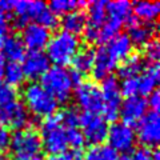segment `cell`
I'll list each match as a JSON object with an SVG mask.
<instances>
[{"label": "cell", "instance_id": "30bf717a", "mask_svg": "<svg viewBox=\"0 0 160 160\" xmlns=\"http://www.w3.org/2000/svg\"><path fill=\"white\" fill-rule=\"evenodd\" d=\"M108 146L115 152L127 153L132 151L136 143V135L132 127L127 126L124 123H113L111 127H108L107 133Z\"/></svg>", "mask_w": 160, "mask_h": 160}, {"label": "cell", "instance_id": "83f0119b", "mask_svg": "<svg viewBox=\"0 0 160 160\" xmlns=\"http://www.w3.org/2000/svg\"><path fill=\"white\" fill-rule=\"evenodd\" d=\"M79 7H87V3L76 2V0H52L49 3V11L53 15H67L69 12L76 11Z\"/></svg>", "mask_w": 160, "mask_h": 160}, {"label": "cell", "instance_id": "d6a6232c", "mask_svg": "<svg viewBox=\"0 0 160 160\" xmlns=\"http://www.w3.org/2000/svg\"><path fill=\"white\" fill-rule=\"evenodd\" d=\"M36 24H40V26H43L47 29H53L59 26V20H58L56 15H53L51 11H49V8L47 7L39 15V18L36 19Z\"/></svg>", "mask_w": 160, "mask_h": 160}, {"label": "cell", "instance_id": "7dc6e473", "mask_svg": "<svg viewBox=\"0 0 160 160\" xmlns=\"http://www.w3.org/2000/svg\"><path fill=\"white\" fill-rule=\"evenodd\" d=\"M123 160H131V159H129V158H124Z\"/></svg>", "mask_w": 160, "mask_h": 160}, {"label": "cell", "instance_id": "9c48e42d", "mask_svg": "<svg viewBox=\"0 0 160 160\" xmlns=\"http://www.w3.org/2000/svg\"><path fill=\"white\" fill-rule=\"evenodd\" d=\"M136 140L146 148H156L160 142V118L156 111H149L140 119L136 128Z\"/></svg>", "mask_w": 160, "mask_h": 160}, {"label": "cell", "instance_id": "f546056e", "mask_svg": "<svg viewBox=\"0 0 160 160\" xmlns=\"http://www.w3.org/2000/svg\"><path fill=\"white\" fill-rule=\"evenodd\" d=\"M58 119L64 128L67 129L78 128L80 122V113L75 107H67L60 111V113L58 115Z\"/></svg>", "mask_w": 160, "mask_h": 160}, {"label": "cell", "instance_id": "b9f144b4", "mask_svg": "<svg viewBox=\"0 0 160 160\" xmlns=\"http://www.w3.org/2000/svg\"><path fill=\"white\" fill-rule=\"evenodd\" d=\"M148 100H147V106L151 107V111H156L158 112V108L160 107V93L158 89H155L153 92H151L148 95Z\"/></svg>", "mask_w": 160, "mask_h": 160}, {"label": "cell", "instance_id": "ffe728a7", "mask_svg": "<svg viewBox=\"0 0 160 160\" xmlns=\"http://www.w3.org/2000/svg\"><path fill=\"white\" fill-rule=\"evenodd\" d=\"M139 79V93L149 95L156 89V86L160 79V71L158 63H149V66L142 71Z\"/></svg>", "mask_w": 160, "mask_h": 160}, {"label": "cell", "instance_id": "9a60e30c", "mask_svg": "<svg viewBox=\"0 0 160 160\" xmlns=\"http://www.w3.org/2000/svg\"><path fill=\"white\" fill-rule=\"evenodd\" d=\"M22 69L24 72V76L29 79H39L48 71L49 68V60L47 55L43 51H29L23 58Z\"/></svg>", "mask_w": 160, "mask_h": 160}, {"label": "cell", "instance_id": "7bdbcfd3", "mask_svg": "<svg viewBox=\"0 0 160 160\" xmlns=\"http://www.w3.org/2000/svg\"><path fill=\"white\" fill-rule=\"evenodd\" d=\"M13 6H15V2H11V0H0V11L4 12L6 15L13 12Z\"/></svg>", "mask_w": 160, "mask_h": 160}, {"label": "cell", "instance_id": "d6986e66", "mask_svg": "<svg viewBox=\"0 0 160 160\" xmlns=\"http://www.w3.org/2000/svg\"><path fill=\"white\" fill-rule=\"evenodd\" d=\"M132 43L127 33H119L115 36L111 42H108V46H106L108 53L112 56V59L119 64V62L126 60L132 52Z\"/></svg>", "mask_w": 160, "mask_h": 160}, {"label": "cell", "instance_id": "7402d4cb", "mask_svg": "<svg viewBox=\"0 0 160 160\" xmlns=\"http://www.w3.org/2000/svg\"><path fill=\"white\" fill-rule=\"evenodd\" d=\"M26 55V48H24L22 40L18 36H7L2 40V58L9 60V63H18L23 60Z\"/></svg>", "mask_w": 160, "mask_h": 160}, {"label": "cell", "instance_id": "277c9868", "mask_svg": "<svg viewBox=\"0 0 160 160\" xmlns=\"http://www.w3.org/2000/svg\"><path fill=\"white\" fill-rule=\"evenodd\" d=\"M42 147L51 155H60L67 151V132L62 124H60L58 116L47 118L42 123Z\"/></svg>", "mask_w": 160, "mask_h": 160}, {"label": "cell", "instance_id": "d4e9b609", "mask_svg": "<svg viewBox=\"0 0 160 160\" xmlns=\"http://www.w3.org/2000/svg\"><path fill=\"white\" fill-rule=\"evenodd\" d=\"M93 59H95V49L87 47V48H80L78 53L73 56L71 63L75 71L82 73L84 76V73H87L92 69Z\"/></svg>", "mask_w": 160, "mask_h": 160}, {"label": "cell", "instance_id": "44dd1931", "mask_svg": "<svg viewBox=\"0 0 160 160\" xmlns=\"http://www.w3.org/2000/svg\"><path fill=\"white\" fill-rule=\"evenodd\" d=\"M59 24L63 27V31L78 36V35L83 33V31L87 27V15L82 9H76L73 12L64 15Z\"/></svg>", "mask_w": 160, "mask_h": 160}, {"label": "cell", "instance_id": "484cf974", "mask_svg": "<svg viewBox=\"0 0 160 160\" xmlns=\"http://www.w3.org/2000/svg\"><path fill=\"white\" fill-rule=\"evenodd\" d=\"M87 24L95 28H100L106 22V2H91L87 4Z\"/></svg>", "mask_w": 160, "mask_h": 160}, {"label": "cell", "instance_id": "ba28073f", "mask_svg": "<svg viewBox=\"0 0 160 160\" xmlns=\"http://www.w3.org/2000/svg\"><path fill=\"white\" fill-rule=\"evenodd\" d=\"M75 100L78 106L84 109V112L95 113L102 112L103 109V98L102 91L96 83L83 82L75 88Z\"/></svg>", "mask_w": 160, "mask_h": 160}, {"label": "cell", "instance_id": "f35d334b", "mask_svg": "<svg viewBox=\"0 0 160 160\" xmlns=\"http://www.w3.org/2000/svg\"><path fill=\"white\" fill-rule=\"evenodd\" d=\"M11 139H12L11 131H9L7 127L0 126V152H4L9 148V146H11Z\"/></svg>", "mask_w": 160, "mask_h": 160}, {"label": "cell", "instance_id": "52a82bcc", "mask_svg": "<svg viewBox=\"0 0 160 160\" xmlns=\"http://www.w3.org/2000/svg\"><path fill=\"white\" fill-rule=\"evenodd\" d=\"M79 126L83 128V136L87 143L92 146H100L107 140L108 124L103 118L95 113H80Z\"/></svg>", "mask_w": 160, "mask_h": 160}, {"label": "cell", "instance_id": "ab89813d", "mask_svg": "<svg viewBox=\"0 0 160 160\" xmlns=\"http://www.w3.org/2000/svg\"><path fill=\"white\" fill-rule=\"evenodd\" d=\"M83 35H84V40L89 44H93V43H98L99 40V28H95V27H91L87 24L86 29L83 31Z\"/></svg>", "mask_w": 160, "mask_h": 160}, {"label": "cell", "instance_id": "6da1fadb", "mask_svg": "<svg viewBox=\"0 0 160 160\" xmlns=\"http://www.w3.org/2000/svg\"><path fill=\"white\" fill-rule=\"evenodd\" d=\"M46 48V55L49 62L58 67H64L72 62L73 56L80 49V40L75 35L66 31H59L51 36Z\"/></svg>", "mask_w": 160, "mask_h": 160}, {"label": "cell", "instance_id": "e575fe53", "mask_svg": "<svg viewBox=\"0 0 160 160\" xmlns=\"http://www.w3.org/2000/svg\"><path fill=\"white\" fill-rule=\"evenodd\" d=\"M67 142H68V146H71L72 149H80L86 140H84V136L80 129L78 128H71V129H67Z\"/></svg>", "mask_w": 160, "mask_h": 160}, {"label": "cell", "instance_id": "4dcf8cb0", "mask_svg": "<svg viewBox=\"0 0 160 160\" xmlns=\"http://www.w3.org/2000/svg\"><path fill=\"white\" fill-rule=\"evenodd\" d=\"M120 28H122V24H119L116 22H113V20H107V22H104V24L102 27L99 28V43H108L111 42V40L118 36L119 35V31Z\"/></svg>", "mask_w": 160, "mask_h": 160}, {"label": "cell", "instance_id": "cb8c5ba5", "mask_svg": "<svg viewBox=\"0 0 160 160\" xmlns=\"http://www.w3.org/2000/svg\"><path fill=\"white\" fill-rule=\"evenodd\" d=\"M144 69V63L139 55H129V56L123 60V63L118 68L119 78L129 79V78H138V75L142 73Z\"/></svg>", "mask_w": 160, "mask_h": 160}, {"label": "cell", "instance_id": "8d00e7d4", "mask_svg": "<svg viewBox=\"0 0 160 160\" xmlns=\"http://www.w3.org/2000/svg\"><path fill=\"white\" fill-rule=\"evenodd\" d=\"M131 160H159V152L158 149L151 151L149 148L142 147V148L135 149Z\"/></svg>", "mask_w": 160, "mask_h": 160}, {"label": "cell", "instance_id": "8992f818", "mask_svg": "<svg viewBox=\"0 0 160 160\" xmlns=\"http://www.w3.org/2000/svg\"><path fill=\"white\" fill-rule=\"evenodd\" d=\"M15 156H31L42 151V139L40 133L35 128H24L16 131L11 139V146Z\"/></svg>", "mask_w": 160, "mask_h": 160}, {"label": "cell", "instance_id": "bcb514c9", "mask_svg": "<svg viewBox=\"0 0 160 160\" xmlns=\"http://www.w3.org/2000/svg\"><path fill=\"white\" fill-rule=\"evenodd\" d=\"M0 160H8V158H6V156H4V155L0 153Z\"/></svg>", "mask_w": 160, "mask_h": 160}, {"label": "cell", "instance_id": "7c38bea8", "mask_svg": "<svg viewBox=\"0 0 160 160\" xmlns=\"http://www.w3.org/2000/svg\"><path fill=\"white\" fill-rule=\"evenodd\" d=\"M51 39V31L36 23H29L22 31V43L29 51H42Z\"/></svg>", "mask_w": 160, "mask_h": 160}, {"label": "cell", "instance_id": "4316f807", "mask_svg": "<svg viewBox=\"0 0 160 160\" xmlns=\"http://www.w3.org/2000/svg\"><path fill=\"white\" fill-rule=\"evenodd\" d=\"M83 160H119V155L109 146L100 144V146H92L89 148L84 153Z\"/></svg>", "mask_w": 160, "mask_h": 160}, {"label": "cell", "instance_id": "ac0fdd59", "mask_svg": "<svg viewBox=\"0 0 160 160\" xmlns=\"http://www.w3.org/2000/svg\"><path fill=\"white\" fill-rule=\"evenodd\" d=\"M156 26L155 23H140L135 22L132 26L128 27V35L127 36L131 40L132 46L136 47H144L148 42L155 39V33H156Z\"/></svg>", "mask_w": 160, "mask_h": 160}, {"label": "cell", "instance_id": "3957f363", "mask_svg": "<svg viewBox=\"0 0 160 160\" xmlns=\"http://www.w3.org/2000/svg\"><path fill=\"white\" fill-rule=\"evenodd\" d=\"M40 80H42L40 86L52 98L56 99L58 103H66L71 98L73 86L69 78V71L64 67H49L48 71L40 78Z\"/></svg>", "mask_w": 160, "mask_h": 160}, {"label": "cell", "instance_id": "836d02e7", "mask_svg": "<svg viewBox=\"0 0 160 160\" xmlns=\"http://www.w3.org/2000/svg\"><path fill=\"white\" fill-rule=\"evenodd\" d=\"M16 89L13 87L8 86L7 83L0 82V107L7 106L16 100Z\"/></svg>", "mask_w": 160, "mask_h": 160}, {"label": "cell", "instance_id": "5b68a950", "mask_svg": "<svg viewBox=\"0 0 160 160\" xmlns=\"http://www.w3.org/2000/svg\"><path fill=\"white\" fill-rule=\"evenodd\" d=\"M102 98H103V119L106 122H116L119 118V109L122 104V93L118 78L109 75L108 78L102 80Z\"/></svg>", "mask_w": 160, "mask_h": 160}, {"label": "cell", "instance_id": "5bb4252c", "mask_svg": "<svg viewBox=\"0 0 160 160\" xmlns=\"http://www.w3.org/2000/svg\"><path fill=\"white\" fill-rule=\"evenodd\" d=\"M47 8V4L44 2H27V0H22V2H15L13 6V13H15V27L24 28L28 24L29 20H35L39 18L44 9Z\"/></svg>", "mask_w": 160, "mask_h": 160}, {"label": "cell", "instance_id": "f6af8a7d", "mask_svg": "<svg viewBox=\"0 0 160 160\" xmlns=\"http://www.w3.org/2000/svg\"><path fill=\"white\" fill-rule=\"evenodd\" d=\"M4 69H6V60L0 56V82L4 78Z\"/></svg>", "mask_w": 160, "mask_h": 160}, {"label": "cell", "instance_id": "74e56055", "mask_svg": "<svg viewBox=\"0 0 160 160\" xmlns=\"http://www.w3.org/2000/svg\"><path fill=\"white\" fill-rule=\"evenodd\" d=\"M84 153L82 149H71L60 155H51L47 160H83Z\"/></svg>", "mask_w": 160, "mask_h": 160}, {"label": "cell", "instance_id": "f1b7e54d", "mask_svg": "<svg viewBox=\"0 0 160 160\" xmlns=\"http://www.w3.org/2000/svg\"><path fill=\"white\" fill-rule=\"evenodd\" d=\"M4 79H6V83L11 87H18L22 86L24 79V72L22 69V66L19 63H8L6 64V69H4Z\"/></svg>", "mask_w": 160, "mask_h": 160}, {"label": "cell", "instance_id": "d590c367", "mask_svg": "<svg viewBox=\"0 0 160 160\" xmlns=\"http://www.w3.org/2000/svg\"><path fill=\"white\" fill-rule=\"evenodd\" d=\"M143 48H144V56L149 60V63H158L160 58V44L158 39H152Z\"/></svg>", "mask_w": 160, "mask_h": 160}, {"label": "cell", "instance_id": "ee69618b", "mask_svg": "<svg viewBox=\"0 0 160 160\" xmlns=\"http://www.w3.org/2000/svg\"><path fill=\"white\" fill-rule=\"evenodd\" d=\"M15 160H44L42 153L38 155H31V156H16Z\"/></svg>", "mask_w": 160, "mask_h": 160}, {"label": "cell", "instance_id": "1f68e13d", "mask_svg": "<svg viewBox=\"0 0 160 160\" xmlns=\"http://www.w3.org/2000/svg\"><path fill=\"white\" fill-rule=\"evenodd\" d=\"M120 93L122 96L127 98H132V96H138L139 93V79L138 78H129V79H124L122 84H120Z\"/></svg>", "mask_w": 160, "mask_h": 160}, {"label": "cell", "instance_id": "4fadbf2b", "mask_svg": "<svg viewBox=\"0 0 160 160\" xmlns=\"http://www.w3.org/2000/svg\"><path fill=\"white\" fill-rule=\"evenodd\" d=\"M147 100L143 96H132L127 98L120 104L119 116L123 119V123L127 126H133L140 122L144 115L147 113Z\"/></svg>", "mask_w": 160, "mask_h": 160}, {"label": "cell", "instance_id": "603a6c76", "mask_svg": "<svg viewBox=\"0 0 160 160\" xmlns=\"http://www.w3.org/2000/svg\"><path fill=\"white\" fill-rule=\"evenodd\" d=\"M132 12L133 16L143 23H155L160 13V3L159 2H139L132 4Z\"/></svg>", "mask_w": 160, "mask_h": 160}, {"label": "cell", "instance_id": "e0dca14e", "mask_svg": "<svg viewBox=\"0 0 160 160\" xmlns=\"http://www.w3.org/2000/svg\"><path fill=\"white\" fill-rule=\"evenodd\" d=\"M106 13L109 16V20H113L122 26L127 24L129 27L135 22H138L132 12V3L126 2V0L106 3Z\"/></svg>", "mask_w": 160, "mask_h": 160}, {"label": "cell", "instance_id": "2e32d148", "mask_svg": "<svg viewBox=\"0 0 160 160\" xmlns=\"http://www.w3.org/2000/svg\"><path fill=\"white\" fill-rule=\"evenodd\" d=\"M118 67V63L112 59V56L108 53L106 46L99 47L95 51L93 59V67L91 69L92 76L95 80H104L112 73V71Z\"/></svg>", "mask_w": 160, "mask_h": 160}, {"label": "cell", "instance_id": "60d3db41", "mask_svg": "<svg viewBox=\"0 0 160 160\" xmlns=\"http://www.w3.org/2000/svg\"><path fill=\"white\" fill-rule=\"evenodd\" d=\"M9 32V19L8 15L0 11V42L3 39L7 38V35Z\"/></svg>", "mask_w": 160, "mask_h": 160}, {"label": "cell", "instance_id": "7a4b0ae2", "mask_svg": "<svg viewBox=\"0 0 160 160\" xmlns=\"http://www.w3.org/2000/svg\"><path fill=\"white\" fill-rule=\"evenodd\" d=\"M24 106L36 118H51L58 111V102L39 83H29L23 89Z\"/></svg>", "mask_w": 160, "mask_h": 160}, {"label": "cell", "instance_id": "8fae6325", "mask_svg": "<svg viewBox=\"0 0 160 160\" xmlns=\"http://www.w3.org/2000/svg\"><path fill=\"white\" fill-rule=\"evenodd\" d=\"M0 123L16 129V131L24 129L29 123V113L26 106L22 102L15 100L7 106L0 107Z\"/></svg>", "mask_w": 160, "mask_h": 160}]
</instances>
